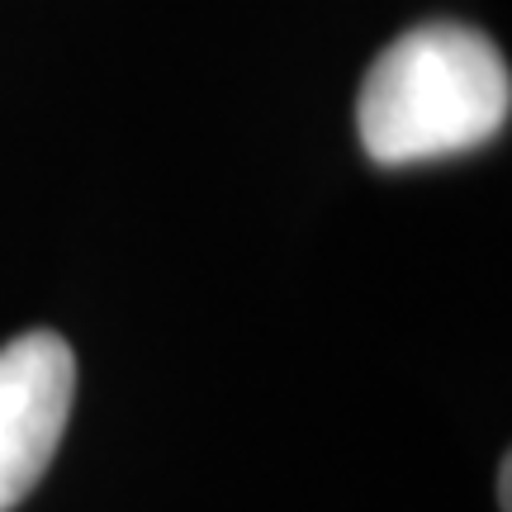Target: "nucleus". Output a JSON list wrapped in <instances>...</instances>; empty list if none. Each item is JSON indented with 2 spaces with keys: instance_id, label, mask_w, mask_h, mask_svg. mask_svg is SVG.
<instances>
[{
  "instance_id": "1",
  "label": "nucleus",
  "mask_w": 512,
  "mask_h": 512,
  "mask_svg": "<svg viewBox=\"0 0 512 512\" xmlns=\"http://www.w3.org/2000/svg\"><path fill=\"white\" fill-rule=\"evenodd\" d=\"M512 72L494 38L437 19L394 38L361 81L356 128L370 162L413 166L489 143L508 124Z\"/></svg>"
},
{
  "instance_id": "2",
  "label": "nucleus",
  "mask_w": 512,
  "mask_h": 512,
  "mask_svg": "<svg viewBox=\"0 0 512 512\" xmlns=\"http://www.w3.org/2000/svg\"><path fill=\"white\" fill-rule=\"evenodd\" d=\"M76 356L57 332L0 347V512L34 489L72 418Z\"/></svg>"
},
{
  "instance_id": "3",
  "label": "nucleus",
  "mask_w": 512,
  "mask_h": 512,
  "mask_svg": "<svg viewBox=\"0 0 512 512\" xmlns=\"http://www.w3.org/2000/svg\"><path fill=\"white\" fill-rule=\"evenodd\" d=\"M512 465H508V460H503V470H498V498H503V512H508L512 508Z\"/></svg>"
}]
</instances>
